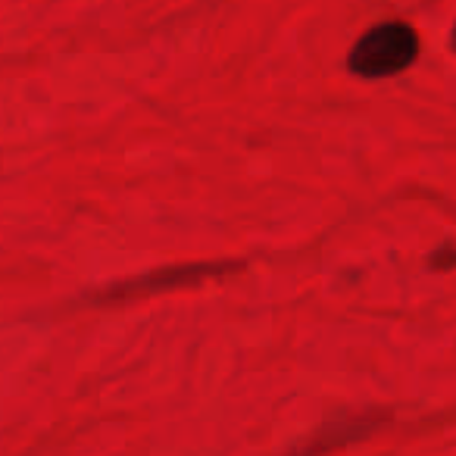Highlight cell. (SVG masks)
Here are the masks:
<instances>
[{
  "label": "cell",
  "instance_id": "cell-1",
  "mask_svg": "<svg viewBox=\"0 0 456 456\" xmlns=\"http://www.w3.org/2000/svg\"><path fill=\"white\" fill-rule=\"evenodd\" d=\"M419 57V35L406 22L372 26L350 47L347 69L360 78H391L410 69Z\"/></svg>",
  "mask_w": 456,
  "mask_h": 456
},
{
  "label": "cell",
  "instance_id": "cell-2",
  "mask_svg": "<svg viewBox=\"0 0 456 456\" xmlns=\"http://www.w3.org/2000/svg\"><path fill=\"white\" fill-rule=\"evenodd\" d=\"M453 47H456V28H453Z\"/></svg>",
  "mask_w": 456,
  "mask_h": 456
}]
</instances>
